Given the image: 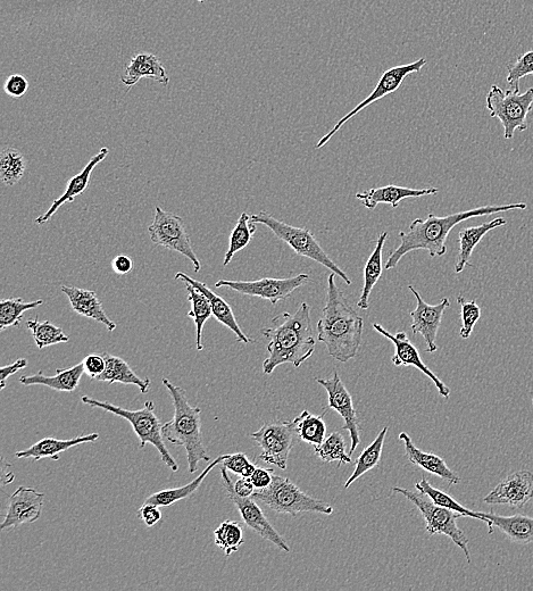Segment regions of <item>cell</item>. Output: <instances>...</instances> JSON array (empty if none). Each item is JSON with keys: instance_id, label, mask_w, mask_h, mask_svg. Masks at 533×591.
Segmentation results:
<instances>
[{"instance_id": "cell-1", "label": "cell", "mask_w": 533, "mask_h": 591, "mask_svg": "<svg viewBox=\"0 0 533 591\" xmlns=\"http://www.w3.org/2000/svg\"><path fill=\"white\" fill-rule=\"evenodd\" d=\"M527 207L526 203L487 205L447 216H437L431 213L426 219H416L407 231L399 232L398 237L401 239V245L395 251L390 252L385 269H395L405 255L414 251H427L431 257L444 256L447 252L446 240L457 224L478 218V216L527 210Z\"/></svg>"}, {"instance_id": "cell-2", "label": "cell", "mask_w": 533, "mask_h": 591, "mask_svg": "<svg viewBox=\"0 0 533 591\" xmlns=\"http://www.w3.org/2000/svg\"><path fill=\"white\" fill-rule=\"evenodd\" d=\"M336 274L328 277L326 305L318 322V339L333 359L346 363L355 359L362 345L364 319L348 303L336 285Z\"/></svg>"}, {"instance_id": "cell-3", "label": "cell", "mask_w": 533, "mask_h": 591, "mask_svg": "<svg viewBox=\"0 0 533 591\" xmlns=\"http://www.w3.org/2000/svg\"><path fill=\"white\" fill-rule=\"evenodd\" d=\"M271 322V328L262 330V335L270 340L269 357L263 363V372L271 374L283 364L299 368L315 352L310 305L303 303L295 313H281Z\"/></svg>"}, {"instance_id": "cell-4", "label": "cell", "mask_w": 533, "mask_h": 591, "mask_svg": "<svg viewBox=\"0 0 533 591\" xmlns=\"http://www.w3.org/2000/svg\"><path fill=\"white\" fill-rule=\"evenodd\" d=\"M162 382L168 389L174 406L173 419L163 424V436L171 444L186 449L188 472L194 474L199 463H210V456L203 443L201 407L189 404L185 389L173 385V382L166 378Z\"/></svg>"}, {"instance_id": "cell-5", "label": "cell", "mask_w": 533, "mask_h": 591, "mask_svg": "<svg viewBox=\"0 0 533 591\" xmlns=\"http://www.w3.org/2000/svg\"><path fill=\"white\" fill-rule=\"evenodd\" d=\"M81 402L127 420L140 440V448H145L148 444L153 445L160 453L162 462L173 472L179 471L177 461L173 459L169 449L165 446L163 424L156 415L155 404L152 401H147L143 409L137 411L122 409L120 406L98 401V399L89 396L81 397Z\"/></svg>"}, {"instance_id": "cell-6", "label": "cell", "mask_w": 533, "mask_h": 591, "mask_svg": "<svg viewBox=\"0 0 533 591\" xmlns=\"http://www.w3.org/2000/svg\"><path fill=\"white\" fill-rule=\"evenodd\" d=\"M251 222L263 224V226L269 228L274 233V236L293 249L297 255L310 258V260L323 265L324 268L339 276L346 285H352V279L331 260L319 241L316 240L313 233L307 228L290 226V224L282 222L264 211L251 215Z\"/></svg>"}, {"instance_id": "cell-7", "label": "cell", "mask_w": 533, "mask_h": 591, "mask_svg": "<svg viewBox=\"0 0 533 591\" xmlns=\"http://www.w3.org/2000/svg\"><path fill=\"white\" fill-rule=\"evenodd\" d=\"M252 498L280 514L297 516L299 513L306 512L327 515L333 513V507L330 504L308 496L293 481L276 474H273L272 484L268 488L255 491Z\"/></svg>"}, {"instance_id": "cell-8", "label": "cell", "mask_w": 533, "mask_h": 591, "mask_svg": "<svg viewBox=\"0 0 533 591\" xmlns=\"http://www.w3.org/2000/svg\"><path fill=\"white\" fill-rule=\"evenodd\" d=\"M490 118L498 119L504 128V138L511 140L516 131L528 130V115L532 112L533 88L524 91L503 90L491 86L486 98Z\"/></svg>"}, {"instance_id": "cell-9", "label": "cell", "mask_w": 533, "mask_h": 591, "mask_svg": "<svg viewBox=\"0 0 533 591\" xmlns=\"http://www.w3.org/2000/svg\"><path fill=\"white\" fill-rule=\"evenodd\" d=\"M393 491L394 494H402L408 501L418 507L424 520H426V529L430 536L445 535L451 538L453 543L462 549L466 560L471 564L469 539L457 527V519L462 518V514L437 505L427 494L422 493V491H412L402 487H395Z\"/></svg>"}, {"instance_id": "cell-10", "label": "cell", "mask_w": 533, "mask_h": 591, "mask_svg": "<svg viewBox=\"0 0 533 591\" xmlns=\"http://www.w3.org/2000/svg\"><path fill=\"white\" fill-rule=\"evenodd\" d=\"M151 240L157 246H163L170 251L177 252L193 263L196 273L201 271L202 264L191 245L185 223L177 214L166 212L156 206L154 221L148 228Z\"/></svg>"}, {"instance_id": "cell-11", "label": "cell", "mask_w": 533, "mask_h": 591, "mask_svg": "<svg viewBox=\"0 0 533 591\" xmlns=\"http://www.w3.org/2000/svg\"><path fill=\"white\" fill-rule=\"evenodd\" d=\"M295 435L294 419L265 423L260 430L253 432L251 437L262 448L260 460L286 470L291 449L294 447Z\"/></svg>"}, {"instance_id": "cell-12", "label": "cell", "mask_w": 533, "mask_h": 591, "mask_svg": "<svg viewBox=\"0 0 533 591\" xmlns=\"http://www.w3.org/2000/svg\"><path fill=\"white\" fill-rule=\"evenodd\" d=\"M427 64V58H420V60L415 61L411 64L405 65H398L395 68H391L386 72L382 73L381 78L378 81V85L369 97H366L363 102L358 104L354 110L349 112L341 118L335 127H333L326 136H323L319 143L316 144L315 148L320 149L326 146L330 139L336 135V133L344 126L346 122L353 119L355 115L365 110L366 107H369L373 103L380 101V99L385 98L390 94H394L395 91L399 89L403 85L404 80L410 76L412 73H419L424 66Z\"/></svg>"}, {"instance_id": "cell-13", "label": "cell", "mask_w": 533, "mask_h": 591, "mask_svg": "<svg viewBox=\"0 0 533 591\" xmlns=\"http://www.w3.org/2000/svg\"><path fill=\"white\" fill-rule=\"evenodd\" d=\"M311 277L306 273L286 279L263 278L255 281H230L219 280L215 288L227 287L246 296L258 297L269 301L276 306L280 301H285L295 290L306 285Z\"/></svg>"}, {"instance_id": "cell-14", "label": "cell", "mask_w": 533, "mask_h": 591, "mask_svg": "<svg viewBox=\"0 0 533 591\" xmlns=\"http://www.w3.org/2000/svg\"><path fill=\"white\" fill-rule=\"evenodd\" d=\"M221 476L224 488H226L231 502L236 505L237 510L241 515V519H243L246 526L255 531L258 536L271 541V543L279 547L281 551L290 553L291 549L288 546L287 541L282 538L279 532L273 528L269 520L266 519L261 507L256 504L255 499L252 497H240L236 494L228 469L224 468V466H222L221 469Z\"/></svg>"}, {"instance_id": "cell-15", "label": "cell", "mask_w": 533, "mask_h": 591, "mask_svg": "<svg viewBox=\"0 0 533 591\" xmlns=\"http://www.w3.org/2000/svg\"><path fill=\"white\" fill-rule=\"evenodd\" d=\"M316 381L327 391L328 409L335 410L345 421L343 430L348 431L351 436L352 446L349 455L352 456L361 444L360 423H358L352 395L349 394L337 372H333L331 378H318Z\"/></svg>"}, {"instance_id": "cell-16", "label": "cell", "mask_w": 533, "mask_h": 591, "mask_svg": "<svg viewBox=\"0 0 533 591\" xmlns=\"http://www.w3.org/2000/svg\"><path fill=\"white\" fill-rule=\"evenodd\" d=\"M408 289H410L416 299L415 310L410 313L413 320L411 327L413 334L423 337L427 344L428 353H435L438 349L436 339L441 321H443L445 310L451 306V301L445 297L441 299L439 304L429 305L424 302V299L414 287L408 286Z\"/></svg>"}, {"instance_id": "cell-17", "label": "cell", "mask_w": 533, "mask_h": 591, "mask_svg": "<svg viewBox=\"0 0 533 591\" xmlns=\"http://www.w3.org/2000/svg\"><path fill=\"white\" fill-rule=\"evenodd\" d=\"M44 501L45 494L35 488L22 486L16 489L8 499L2 530L38 521L43 513Z\"/></svg>"}, {"instance_id": "cell-18", "label": "cell", "mask_w": 533, "mask_h": 591, "mask_svg": "<svg viewBox=\"0 0 533 591\" xmlns=\"http://www.w3.org/2000/svg\"><path fill=\"white\" fill-rule=\"evenodd\" d=\"M533 498V473L527 470L514 472L483 498L490 505H508L523 509Z\"/></svg>"}, {"instance_id": "cell-19", "label": "cell", "mask_w": 533, "mask_h": 591, "mask_svg": "<svg viewBox=\"0 0 533 591\" xmlns=\"http://www.w3.org/2000/svg\"><path fill=\"white\" fill-rule=\"evenodd\" d=\"M373 328L378 331L380 335L386 337L394 344L396 351L391 362H393L395 366H414V368L420 370L423 374H426L433 384H435L440 396H443L444 398H449V396H451V389H449L444 382L428 368L426 363L422 361L418 348L411 343V340L408 339L405 332L399 331L394 335L378 323H374Z\"/></svg>"}, {"instance_id": "cell-20", "label": "cell", "mask_w": 533, "mask_h": 591, "mask_svg": "<svg viewBox=\"0 0 533 591\" xmlns=\"http://www.w3.org/2000/svg\"><path fill=\"white\" fill-rule=\"evenodd\" d=\"M176 280H181L188 285L195 287L208 299L210 302L213 316L216 321L223 324L224 327L228 328L236 335L237 340L240 343L251 344L253 339L249 338L243 330L239 327L235 314L231 309V306L224 301L222 297L216 295L214 291L208 288L205 283L198 281L194 278L187 276L186 273L178 272L176 274Z\"/></svg>"}, {"instance_id": "cell-21", "label": "cell", "mask_w": 533, "mask_h": 591, "mask_svg": "<svg viewBox=\"0 0 533 591\" xmlns=\"http://www.w3.org/2000/svg\"><path fill=\"white\" fill-rule=\"evenodd\" d=\"M108 154H110V149L103 147L97 155L91 158L85 169L69 180L64 194L60 198L55 199L49 210L36 220L38 226H43V224L51 220L54 214L60 210L61 206L66 203H73L74 199L85 193L89 186L91 173H93L98 164H101L105 160Z\"/></svg>"}, {"instance_id": "cell-22", "label": "cell", "mask_w": 533, "mask_h": 591, "mask_svg": "<svg viewBox=\"0 0 533 591\" xmlns=\"http://www.w3.org/2000/svg\"><path fill=\"white\" fill-rule=\"evenodd\" d=\"M438 193V188L412 189L388 185L362 191V193L356 194V198L360 199L368 210H374L379 204H389L391 207L397 208L404 199L433 196Z\"/></svg>"}, {"instance_id": "cell-23", "label": "cell", "mask_w": 533, "mask_h": 591, "mask_svg": "<svg viewBox=\"0 0 533 591\" xmlns=\"http://www.w3.org/2000/svg\"><path fill=\"white\" fill-rule=\"evenodd\" d=\"M480 515L482 522H485L489 528V534H493L494 528H497L513 543L521 545L533 543V519L529 516L521 514L503 516L481 512Z\"/></svg>"}, {"instance_id": "cell-24", "label": "cell", "mask_w": 533, "mask_h": 591, "mask_svg": "<svg viewBox=\"0 0 533 591\" xmlns=\"http://www.w3.org/2000/svg\"><path fill=\"white\" fill-rule=\"evenodd\" d=\"M399 440L403 441L405 454L412 464L419 466L420 469L433 474V476L445 480L449 485L460 484L461 478L453 470L449 469L446 461L441 459L440 456L421 451L414 445L411 437L406 432L399 435Z\"/></svg>"}, {"instance_id": "cell-25", "label": "cell", "mask_w": 533, "mask_h": 591, "mask_svg": "<svg viewBox=\"0 0 533 591\" xmlns=\"http://www.w3.org/2000/svg\"><path fill=\"white\" fill-rule=\"evenodd\" d=\"M61 290L68 296L73 312L104 324L110 332L118 327L115 322L108 318L103 309V303L95 291L68 286H62Z\"/></svg>"}, {"instance_id": "cell-26", "label": "cell", "mask_w": 533, "mask_h": 591, "mask_svg": "<svg viewBox=\"0 0 533 591\" xmlns=\"http://www.w3.org/2000/svg\"><path fill=\"white\" fill-rule=\"evenodd\" d=\"M144 78L152 79L164 86H168L170 82L164 65L160 58L154 54L141 53L133 56L126 70H124L121 80L129 90Z\"/></svg>"}, {"instance_id": "cell-27", "label": "cell", "mask_w": 533, "mask_h": 591, "mask_svg": "<svg viewBox=\"0 0 533 591\" xmlns=\"http://www.w3.org/2000/svg\"><path fill=\"white\" fill-rule=\"evenodd\" d=\"M99 439L98 434H91L87 436H79L73 439L60 440L53 437H47L33 444L28 449L18 452L15 454L18 459H32L33 462L40 461L41 459H52L53 461L60 460V455L70 448L95 443Z\"/></svg>"}, {"instance_id": "cell-28", "label": "cell", "mask_w": 533, "mask_h": 591, "mask_svg": "<svg viewBox=\"0 0 533 591\" xmlns=\"http://www.w3.org/2000/svg\"><path fill=\"white\" fill-rule=\"evenodd\" d=\"M507 223L504 218H497L493 221L480 224L477 227L465 228L458 233V251L457 261L455 264V273H462L466 266L470 264L471 256L474 249L480 244V241L487 235L488 232L497 228L505 226Z\"/></svg>"}, {"instance_id": "cell-29", "label": "cell", "mask_w": 533, "mask_h": 591, "mask_svg": "<svg viewBox=\"0 0 533 591\" xmlns=\"http://www.w3.org/2000/svg\"><path fill=\"white\" fill-rule=\"evenodd\" d=\"M85 373V365L81 362L70 369H58L53 377H47L43 372H38L33 376L21 377L20 382L24 386L40 385L56 391L73 393L79 387L80 380Z\"/></svg>"}, {"instance_id": "cell-30", "label": "cell", "mask_w": 533, "mask_h": 591, "mask_svg": "<svg viewBox=\"0 0 533 591\" xmlns=\"http://www.w3.org/2000/svg\"><path fill=\"white\" fill-rule=\"evenodd\" d=\"M106 361V369L96 381L107 382V384L133 385L137 386L141 394H147L151 388L152 381L149 378L141 379L136 372L130 368V365L121 359V357L111 354H103Z\"/></svg>"}, {"instance_id": "cell-31", "label": "cell", "mask_w": 533, "mask_h": 591, "mask_svg": "<svg viewBox=\"0 0 533 591\" xmlns=\"http://www.w3.org/2000/svg\"><path fill=\"white\" fill-rule=\"evenodd\" d=\"M388 232H382L378 237L376 247H374L372 254L366 262L363 271V288L360 299H358L357 307L360 310H368L370 307V296L373 288L376 287L378 281L382 276L383 271V248H385Z\"/></svg>"}, {"instance_id": "cell-32", "label": "cell", "mask_w": 533, "mask_h": 591, "mask_svg": "<svg viewBox=\"0 0 533 591\" xmlns=\"http://www.w3.org/2000/svg\"><path fill=\"white\" fill-rule=\"evenodd\" d=\"M224 456L218 457V459L214 460L212 463L206 466V469L199 474V476L189 482L188 485L173 489H165L161 491H157V493L149 496L146 498V504H153L160 507H168L173 504H176L182 499H186L194 495L199 487L203 484L205 478L210 474V472L215 468L216 465L221 464L224 460Z\"/></svg>"}, {"instance_id": "cell-33", "label": "cell", "mask_w": 533, "mask_h": 591, "mask_svg": "<svg viewBox=\"0 0 533 591\" xmlns=\"http://www.w3.org/2000/svg\"><path fill=\"white\" fill-rule=\"evenodd\" d=\"M388 434V427L383 428L376 439L372 443L364 448V451L358 456L355 464V470L346 481L345 488L351 487L357 479L364 476L372 469L376 468L379 464L382 456L383 446H385V439Z\"/></svg>"}, {"instance_id": "cell-34", "label": "cell", "mask_w": 533, "mask_h": 591, "mask_svg": "<svg viewBox=\"0 0 533 591\" xmlns=\"http://www.w3.org/2000/svg\"><path fill=\"white\" fill-rule=\"evenodd\" d=\"M186 289L188 291V301L191 304V310L188 313L190 319H193L196 324V346L197 351L201 352L204 349L203 329L205 323L213 315L210 302L208 299L193 286L186 283Z\"/></svg>"}, {"instance_id": "cell-35", "label": "cell", "mask_w": 533, "mask_h": 591, "mask_svg": "<svg viewBox=\"0 0 533 591\" xmlns=\"http://www.w3.org/2000/svg\"><path fill=\"white\" fill-rule=\"evenodd\" d=\"M323 415H314L304 411L295 418L296 435L306 444L320 446L327 434L326 422Z\"/></svg>"}, {"instance_id": "cell-36", "label": "cell", "mask_w": 533, "mask_h": 591, "mask_svg": "<svg viewBox=\"0 0 533 591\" xmlns=\"http://www.w3.org/2000/svg\"><path fill=\"white\" fill-rule=\"evenodd\" d=\"M44 303L43 299L33 302L23 301L22 298L2 299L0 302V330L19 327L24 313L35 310L37 307L43 306Z\"/></svg>"}, {"instance_id": "cell-37", "label": "cell", "mask_w": 533, "mask_h": 591, "mask_svg": "<svg viewBox=\"0 0 533 591\" xmlns=\"http://www.w3.org/2000/svg\"><path fill=\"white\" fill-rule=\"evenodd\" d=\"M27 160L15 148H6L0 154V178L5 186L12 187L19 183L26 173Z\"/></svg>"}, {"instance_id": "cell-38", "label": "cell", "mask_w": 533, "mask_h": 591, "mask_svg": "<svg viewBox=\"0 0 533 591\" xmlns=\"http://www.w3.org/2000/svg\"><path fill=\"white\" fill-rule=\"evenodd\" d=\"M255 232L256 224L251 222V215L244 212L240 215L235 229L231 232L229 249L226 256H224V266H228L231 263L233 256L238 252L243 251V249L251 243Z\"/></svg>"}, {"instance_id": "cell-39", "label": "cell", "mask_w": 533, "mask_h": 591, "mask_svg": "<svg viewBox=\"0 0 533 591\" xmlns=\"http://www.w3.org/2000/svg\"><path fill=\"white\" fill-rule=\"evenodd\" d=\"M215 545L224 552V555L230 556L239 551L241 545L245 543L244 530L237 521L227 520L220 524L214 531Z\"/></svg>"}, {"instance_id": "cell-40", "label": "cell", "mask_w": 533, "mask_h": 591, "mask_svg": "<svg viewBox=\"0 0 533 591\" xmlns=\"http://www.w3.org/2000/svg\"><path fill=\"white\" fill-rule=\"evenodd\" d=\"M27 327L31 331L33 340L39 349L49 346L68 343L70 337L60 327L54 326L49 321L30 320Z\"/></svg>"}, {"instance_id": "cell-41", "label": "cell", "mask_w": 533, "mask_h": 591, "mask_svg": "<svg viewBox=\"0 0 533 591\" xmlns=\"http://www.w3.org/2000/svg\"><path fill=\"white\" fill-rule=\"evenodd\" d=\"M415 489L422 491V493L424 494H427L437 505L446 507V509L460 513L463 516H466V518H472L482 521L480 512H473L469 509H466V507L455 501V499L452 496H449L448 494L444 493V491H441L430 485V482L427 480L426 477H422L421 480L416 482Z\"/></svg>"}, {"instance_id": "cell-42", "label": "cell", "mask_w": 533, "mask_h": 591, "mask_svg": "<svg viewBox=\"0 0 533 591\" xmlns=\"http://www.w3.org/2000/svg\"><path fill=\"white\" fill-rule=\"evenodd\" d=\"M314 448L315 454L323 462H338L339 465L352 463L351 455L346 453V441L340 432H333L320 446Z\"/></svg>"}, {"instance_id": "cell-43", "label": "cell", "mask_w": 533, "mask_h": 591, "mask_svg": "<svg viewBox=\"0 0 533 591\" xmlns=\"http://www.w3.org/2000/svg\"><path fill=\"white\" fill-rule=\"evenodd\" d=\"M506 81L511 89L520 91V81L533 74V49L518 57L512 65L507 68Z\"/></svg>"}, {"instance_id": "cell-44", "label": "cell", "mask_w": 533, "mask_h": 591, "mask_svg": "<svg viewBox=\"0 0 533 591\" xmlns=\"http://www.w3.org/2000/svg\"><path fill=\"white\" fill-rule=\"evenodd\" d=\"M457 303L461 306L462 329L460 336L462 339H469L481 318V307L476 301H466L462 295L457 296Z\"/></svg>"}, {"instance_id": "cell-45", "label": "cell", "mask_w": 533, "mask_h": 591, "mask_svg": "<svg viewBox=\"0 0 533 591\" xmlns=\"http://www.w3.org/2000/svg\"><path fill=\"white\" fill-rule=\"evenodd\" d=\"M224 468L240 477L251 478L256 470L255 464L249 462L244 453L228 454L221 463Z\"/></svg>"}, {"instance_id": "cell-46", "label": "cell", "mask_w": 533, "mask_h": 591, "mask_svg": "<svg viewBox=\"0 0 533 591\" xmlns=\"http://www.w3.org/2000/svg\"><path fill=\"white\" fill-rule=\"evenodd\" d=\"M4 90L7 96L21 98L27 94L29 82L21 74H13V76L7 78Z\"/></svg>"}, {"instance_id": "cell-47", "label": "cell", "mask_w": 533, "mask_h": 591, "mask_svg": "<svg viewBox=\"0 0 533 591\" xmlns=\"http://www.w3.org/2000/svg\"><path fill=\"white\" fill-rule=\"evenodd\" d=\"M83 365H85L87 376L96 381L106 369L105 357L103 354H90L83 360Z\"/></svg>"}, {"instance_id": "cell-48", "label": "cell", "mask_w": 533, "mask_h": 591, "mask_svg": "<svg viewBox=\"0 0 533 591\" xmlns=\"http://www.w3.org/2000/svg\"><path fill=\"white\" fill-rule=\"evenodd\" d=\"M139 519L143 521L147 527H154L162 520V512L160 506L153 504H144L140 507L138 512Z\"/></svg>"}, {"instance_id": "cell-49", "label": "cell", "mask_w": 533, "mask_h": 591, "mask_svg": "<svg viewBox=\"0 0 533 591\" xmlns=\"http://www.w3.org/2000/svg\"><path fill=\"white\" fill-rule=\"evenodd\" d=\"M28 360L26 359H19L15 361L13 364L3 366L2 370H0V389L4 390L6 387V380L12 376L16 372L27 368Z\"/></svg>"}, {"instance_id": "cell-50", "label": "cell", "mask_w": 533, "mask_h": 591, "mask_svg": "<svg viewBox=\"0 0 533 591\" xmlns=\"http://www.w3.org/2000/svg\"><path fill=\"white\" fill-rule=\"evenodd\" d=\"M273 470H266L263 468H256L251 480L256 489L261 490L268 488L272 484Z\"/></svg>"}, {"instance_id": "cell-51", "label": "cell", "mask_w": 533, "mask_h": 591, "mask_svg": "<svg viewBox=\"0 0 533 591\" xmlns=\"http://www.w3.org/2000/svg\"><path fill=\"white\" fill-rule=\"evenodd\" d=\"M112 268L119 276H126V274L133 270L132 258L124 254L118 255L112 262Z\"/></svg>"}, {"instance_id": "cell-52", "label": "cell", "mask_w": 533, "mask_h": 591, "mask_svg": "<svg viewBox=\"0 0 533 591\" xmlns=\"http://www.w3.org/2000/svg\"><path fill=\"white\" fill-rule=\"evenodd\" d=\"M233 488H235L236 494L238 496L244 498L252 497L256 489L251 478L245 477L238 479L235 484H233Z\"/></svg>"}, {"instance_id": "cell-53", "label": "cell", "mask_w": 533, "mask_h": 591, "mask_svg": "<svg viewBox=\"0 0 533 591\" xmlns=\"http://www.w3.org/2000/svg\"><path fill=\"white\" fill-rule=\"evenodd\" d=\"M7 466H8V464L5 463V461L3 460V464H2V486L3 487L12 484V481L15 478L13 472L6 470Z\"/></svg>"}, {"instance_id": "cell-54", "label": "cell", "mask_w": 533, "mask_h": 591, "mask_svg": "<svg viewBox=\"0 0 533 591\" xmlns=\"http://www.w3.org/2000/svg\"><path fill=\"white\" fill-rule=\"evenodd\" d=\"M197 2H198V3H202V4H203V3H205V2H206V0H197Z\"/></svg>"}, {"instance_id": "cell-55", "label": "cell", "mask_w": 533, "mask_h": 591, "mask_svg": "<svg viewBox=\"0 0 533 591\" xmlns=\"http://www.w3.org/2000/svg\"><path fill=\"white\" fill-rule=\"evenodd\" d=\"M532 405H533V398H532Z\"/></svg>"}]
</instances>
